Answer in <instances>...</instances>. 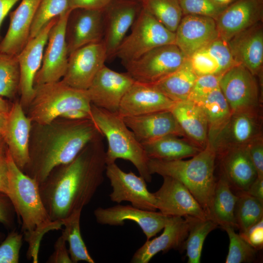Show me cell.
I'll use <instances>...</instances> for the list:
<instances>
[{
	"label": "cell",
	"instance_id": "cell-31",
	"mask_svg": "<svg viewBox=\"0 0 263 263\" xmlns=\"http://www.w3.org/2000/svg\"><path fill=\"white\" fill-rule=\"evenodd\" d=\"M238 195L235 194L228 182L220 175L216 180L209 219L222 228L230 226L237 229L235 208Z\"/></svg>",
	"mask_w": 263,
	"mask_h": 263
},
{
	"label": "cell",
	"instance_id": "cell-43",
	"mask_svg": "<svg viewBox=\"0 0 263 263\" xmlns=\"http://www.w3.org/2000/svg\"><path fill=\"white\" fill-rule=\"evenodd\" d=\"M23 234L13 230L0 244V263H18Z\"/></svg>",
	"mask_w": 263,
	"mask_h": 263
},
{
	"label": "cell",
	"instance_id": "cell-4",
	"mask_svg": "<svg viewBox=\"0 0 263 263\" xmlns=\"http://www.w3.org/2000/svg\"><path fill=\"white\" fill-rule=\"evenodd\" d=\"M216 162V150L208 143L188 160L163 161L149 159L148 168L151 175L170 177L182 183L209 219L216 182L214 175Z\"/></svg>",
	"mask_w": 263,
	"mask_h": 263
},
{
	"label": "cell",
	"instance_id": "cell-55",
	"mask_svg": "<svg viewBox=\"0 0 263 263\" xmlns=\"http://www.w3.org/2000/svg\"><path fill=\"white\" fill-rule=\"evenodd\" d=\"M10 107L5 100H4L3 97L0 96V112L2 113H8Z\"/></svg>",
	"mask_w": 263,
	"mask_h": 263
},
{
	"label": "cell",
	"instance_id": "cell-19",
	"mask_svg": "<svg viewBox=\"0 0 263 263\" xmlns=\"http://www.w3.org/2000/svg\"><path fill=\"white\" fill-rule=\"evenodd\" d=\"M104 32V10L83 9L73 10L66 27L69 55L84 45L102 40Z\"/></svg>",
	"mask_w": 263,
	"mask_h": 263
},
{
	"label": "cell",
	"instance_id": "cell-29",
	"mask_svg": "<svg viewBox=\"0 0 263 263\" xmlns=\"http://www.w3.org/2000/svg\"><path fill=\"white\" fill-rule=\"evenodd\" d=\"M170 111L185 138L201 149H204L208 143V124L201 107L192 101L186 100L175 102Z\"/></svg>",
	"mask_w": 263,
	"mask_h": 263
},
{
	"label": "cell",
	"instance_id": "cell-26",
	"mask_svg": "<svg viewBox=\"0 0 263 263\" xmlns=\"http://www.w3.org/2000/svg\"><path fill=\"white\" fill-rule=\"evenodd\" d=\"M220 174L236 192L246 191L257 177L256 169L246 147L225 149L216 153Z\"/></svg>",
	"mask_w": 263,
	"mask_h": 263
},
{
	"label": "cell",
	"instance_id": "cell-17",
	"mask_svg": "<svg viewBox=\"0 0 263 263\" xmlns=\"http://www.w3.org/2000/svg\"><path fill=\"white\" fill-rule=\"evenodd\" d=\"M163 178L162 186L153 193L160 212L169 216L207 218L200 205L182 183L170 177Z\"/></svg>",
	"mask_w": 263,
	"mask_h": 263
},
{
	"label": "cell",
	"instance_id": "cell-42",
	"mask_svg": "<svg viewBox=\"0 0 263 263\" xmlns=\"http://www.w3.org/2000/svg\"><path fill=\"white\" fill-rule=\"evenodd\" d=\"M192 69L198 76L221 75L223 74L215 57L205 47L188 58Z\"/></svg>",
	"mask_w": 263,
	"mask_h": 263
},
{
	"label": "cell",
	"instance_id": "cell-3",
	"mask_svg": "<svg viewBox=\"0 0 263 263\" xmlns=\"http://www.w3.org/2000/svg\"><path fill=\"white\" fill-rule=\"evenodd\" d=\"M6 158L8 195L21 220V231L28 244L27 258L37 263L43 236L49 231L61 229L62 222L51 219L41 199L37 181L17 166L8 150Z\"/></svg>",
	"mask_w": 263,
	"mask_h": 263
},
{
	"label": "cell",
	"instance_id": "cell-38",
	"mask_svg": "<svg viewBox=\"0 0 263 263\" xmlns=\"http://www.w3.org/2000/svg\"><path fill=\"white\" fill-rule=\"evenodd\" d=\"M19 81L17 56L0 52V96L14 97L19 91Z\"/></svg>",
	"mask_w": 263,
	"mask_h": 263
},
{
	"label": "cell",
	"instance_id": "cell-23",
	"mask_svg": "<svg viewBox=\"0 0 263 263\" xmlns=\"http://www.w3.org/2000/svg\"><path fill=\"white\" fill-rule=\"evenodd\" d=\"M263 12V0H234L215 20L219 37L227 42L261 21Z\"/></svg>",
	"mask_w": 263,
	"mask_h": 263
},
{
	"label": "cell",
	"instance_id": "cell-32",
	"mask_svg": "<svg viewBox=\"0 0 263 263\" xmlns=\"http://www.w3.org/2000/svg\"><path fill=\"white\" fill-rule=\"evenodd\" d=\"M197 77L188 58L177 70L154 84L169 99L177 102L188 100Z\"/></svg>",
	"mask_w": 263,
	"mask_h": 263
},
{
	"label": "cell",
	"instance_id": "cell-50",
	"mask_svg": "<svg viewBox=\"0 0 263 263\" xmlns=\"http://www.w3.org/2000/svg\"><path fill=\"white\" fill-rule=\"evenodd\" d=\"M6 153L0 154V191L8 195V178Z\"/></svg>",
	"mask_w": 263,
	"mask_h": 263
},
{
	"label": "cell",
	"instance_id": "cell-46",
	"mask_svg": "<svg viewBox=\"0 0 263 263\" xmlns=\"http://www.w3.org/2000/svg\"><path fill=\"white\" fill-rule=\"evenodd\" d=\"M16 211L8 195L0 191V223L11 228L14 225Z\"/></svg>",
	"mask_w": 263,
	"mask_h": 263
},
{
	"label": "cell",
	"instance_id": "cell-11",
	"mask_svg": "<svg viewBox=\"0 0 263 263\" xmlns=\"http://www.w3.org/2000/svg\"><path fill=\"white\" fill-rule=\"evenodd\" d=\"M107 59L103 40L79 48L69 54L67 69L61 80L74 88L87 90Z\"/></svg>",
	"mask_w": 263,
	"mask_h": 263
},
{
	"label": "cell",
	"instance_id": "cell-10",
	"mask_svg": "<svg viewBox=\"0 0 263 263\" xmlns=\"http://www.w3.org/2000/svg\"><path fill=\"white\" fill-rule=\"evenodd\" d=\"M72 11L69 10L58 16L50 30L41 66L35 79V86L59 81L65 74L69 57L66 27Z\"/></svg>",
	"mask_w": 263,
	"mask_h": 263
},
{
	"label": "cell",
	"instance_id": "cell-41",
	"mask_svg": "<svg viewBox=\"0 0 263 263\" xmlns=\"http://www.w3.org/2000/svg\"><path fill=\"white\" fill-rule=\"evenodd\" d=\"M183 14L198 15L216 20L227 5L213 0H179Z\"/></svg>",
	"mask_w": 263,
	"mask_h": 263
},
{
	"label": "cell",
	"instance_id": "cell-56",
	"mask_svg": "<svg viewBox=\"0 0 263 263\" xmlns=\"http://www.w3.org/2000/svg\"><path fill=\"white\" fill-rule=\"evenodd\" d=\"M7 150V148L3 136L0 133V154H5Z\"/></svg>",
	"mask_w": 263,
	"mask_h": 263
},
{
	"label": "cell",
	"instance_id": "cell-2",
	"mask_svg": "<svg viewBox=\"0 0 263 263\" xmlns=\"http://www.w3.org/2000/svg\"><path fill=\"white\" fill-rule=\"evenodd\" d=\"M64 120L53 126L48 125L50 128L42 144L30 148V161L22 171L38 184L54 168L72 161L88 144L102 135L91 119Z\"/></svg>",
	"mask_w": 263,
	"mask_h": 263
},
{
	"label": "cell",
	"instance_id": "cell-5",
	"mask_svg": "<svg viewBox=\"0 0 263 263\" xmlns=\"http://www.w3.org/2000/svg\"><path fill=\"white\" fill-rule=\"evenodd\" d=\"M91 119L107 141L106 164L115 163L118 159L129 161L146 182H151L152 175L148 168L149 159L142 144L126 125L123 117L118 113L92 104Z\"/></svg>",
	"mask_w": 263,
	"mask_h": 263
},
{
	"label": "cell",
	"instance_id": "cell-6",
	"mask_svg": "<svg viewBox=\"0 0 263 263\" xmlns=\"http://www.w3.org/2000/svg\"><path fill=\"white\" fill-rule=\"evenodd\" d=\"M35 88L28 116L39 126L50 124L72 109L91 113L92 103L87 90L72 87L61 80L36 85Z\"/></svg>",
	"mask_w": 263,
	"mask_h": 263
},
{
	"label": "cell",
	"instance_id": "cell-9",
	"mask_svg": "<svg viewBox=\"0 0 263 263\" xmlns=\"http://www.w3.org/2000/svg\"><path fill=\"white\" fill-rule=\"evenodd\" d=\"M219 87L231 113L260 110L258 83L256 76L241 64L222 74Z\"/></svg>",
	"mask_w": 263,
	"mask_h": 263
},
{
	"label": "cell",
	"instance_id": "cell-51",
	"mask_svg": "<svg viewBox=\"0 0 263 263\" xmlns=\"http://www.w3.org/2000/svg\"><path fill=\"white\" fill-rule=\"evenodd\" d=\"M59 118L69 120L91 119V113L82 109H74L63 113Z\"/></svg>",
	"mask_w": 263,
	"mask_h": 263
},
{
	"label": "cell",
	"instance_id": "cell-30",
	"mask_svg": "<svg viewBox=\"0 0 263 263\" xmlns=\"http://www.w3.org/2000/svg\"><path fill=\"white\" fill-rule=\"evenodd\" d=\"M149 159L173 161L192 157L202 150L186 138L170 135L142 143Z\"/></svg>",
	"mask_w": 263,
	"mask_h": 263
},
{
	"label": "cell",
	"instance_id": "cell-37",
	"mask_svg": "<svg viewBox=\"0 0 263 263\" xmlns=\"http://www.w3.org/2000/svg\"><path fill=\"white\" fill-rule=\"evenodd\" d=\"M142 3V7L175 33L183 16L179 0H145Z\"/></svg>",
	"mask_w": 263,
	"mask_h": 263
},
{
	"label": "cell",
	"instance_id": "cell-8",
	"mask_svg": "<svg viewBox=\"0 0 263 263\" xmlns=\"http://www.w3.org/2000/svg\"><path fill=\"white\" fill-rule=\"evenodd\" d=\"M187 59L180 49L171 44L153 48L123 65L134 81L154 84L177 70Z\"/></svg>",
	"mask_w": 263,
	"mask_h": 263
},
{
	"label": "cell",
	"instance_id": "cell-35",
	"mask_svg": "<svg viewBox=\"0 0 263 263\" xmlns=\"http://www.w3.org/2000/svg\"><path fill=\"white\" fill-rule=\"evenodd\" d=\"M81 211L82 210H76L61 221L64 226L62 234L69 244L68 251L72 263L80 261L94 263L81 234L80 220Z\"/></svg>",
	"mask_w": 263,
	"mask_h": 263
},
{
	"label": "cell",
	"instance_id": "cell-15",
	"mask_svg": "<svg viewBox=\"0 0 263 263\" xmlns=\"http://www.w3.org/2000/svg\"><path fill=\"white\" fill-rule=\"evenodd\" d=\"M134 81L127 72L119 73L104 65L87 92L92 104L118 113L123 97Z\"/></svg>",
	"mask_w": 263,
	"mask_h": 263
},
{
	"label": "cell",
	"instance_id": "cell-24",
	"mask_svg": "<svg viewBox=\"0 0 263 263\" xmlns=\"http://www.w3.org/2000/svg\"><path fill=\"white\" fill-rule=\"evenodd\" d=\"M190 222L189 216H170L163 233L152 240H147L135 252L131 262L148 263L159 252L182 249L188 236Z\"/></svg>",
	"mask_w": 263,
	"mask_h": 263
},
{
	"label": "cell",
	"instance_id": "cell-25",
	"mask_svg": "<svg viewBox=\"0 0 263 263\" xmlns=\"http://www.w3.org/2000/svg\"><path fill=\"white\" fill-rule=\"evenodd\" d=\"M128 127L142 144L170 135L184 134L170 110L123 117Z\"/></svg>",
	"mask_w": 263,
	"mask_h": 263
},
{
	"label": "cell",
	"instance_id": "cell-13",
	"mask_svg": "<svg viewBox=\"0 0 263 263\" xmlns=\"http://www.w3.org/2000/svg\"><path fill=\"white\" fill-rule=\"evenodd\" d=\"M57 18L50 20L37 36L29 39L17 55L20 73L19 103L23 108L29 106L34 95L35 79L41 66L49 32Z\"/></svg>",
	"mask_w": 263,
	"mask_h": 263
},
{
	"label": "cell",
	"instance_id": "cell-12",
	"mask_svg": "<svg viewBox=\"0 0 263 263\" xmlns=\"http://www.w3.org/2000/svg\"><path fill=\"white\" fill-rule=\"evenodd\" d=\"M105 173L112 188L109 195L112 201L118 204L128 201L132 206L146 210L157 209L154 194L149 191L142 177L132 171H124L115 163L106 165Z\"/></svg>",
	"mask_w": 263,
	"mask_h": 263
},
{
	"label": "cell",
	"instance_id": "cell-1",
	"mask_svg": "<svg viewBox=\"0 0 263 263\" xmlns=\"http://www.w3.org/2000/svg\"><path fill=\"white\" fill-rule=\"evenodd\" d=\"M103 135L88 144L70 162L54 168L39 184L51 219L61 221L88 204L104 181L106 167Z\"/></svg>",
	"mask_w": 263,
	"mask_h": 263
},
{
	"label": "cell",
	"instance_id": "cell-49",
	"mask_svg": "<svg viewBox=\"0 0 263 263\" xmlns=\"http://www.w3.org/2000/svg\"><path fill=\"white\" fill-rule=\"evenodd\" d=\"M114 0H68L69 9L104 10Z\"/></svg>",
	"mask_w": 263,
	"mask_h": 263
},
{
	"label": "cell",
	"instance_id": "cell-33",
	"mask_svg": "<svg viewBox=\"0 0 263 263\" xmlns=\"http://www.w3.org/2000/svg\"><path fill=\"white\" fill-rule=\"evenodd\" d=\"M197 104L201 107L207 117L208 124V143H211L229 118L231 112L220 87Z\"/></svg>",
	"mask_w": 263,
	"mask_h": 263
},
{
	"label": "cell",
	"instance_id": "cell-34",
	"mask_svg": "<svg viewBox=\"0 0 263 263\" xmlns=\"http://www.w3.org/2000/svg\"><path fill=\"white\" fill-rule=\"evenodd\" d=\"M190 225L183 249L186 250L188 263H200L204 241L218 225L209 219L189 216Z\"/></svg>",
	"mask_w": 263,
	"mask_h": 263
},
{
	"label": "cell",
	"instance_id": "cell-47",
	"mask_svg": "<svg viewBox=\"0 0 263 263\" xmlns=\"http://www.w3.org/2000/svg\"><path fill=\"white\" fill-rule=\"evenodd\" d=\"M240 235L257 250L263 246V219Z\"/></svg>",
	"mask_w": 263,
	"mask_h": 263
},
{
	"label": "cell",
	"instance_id": "cell-36",
	"mask_svg": "<svg viewBox=\"0 0 263 263\" xmlns=\"http://www.w3.org/2000/svg\"><path fill=\"white\" fill-rule=\"evenodd\" d=\"M236 194L235 217L237 229L243 233L263 219V202L245 191Z\"/></svg>",
	"mask_w": 263,
	"mask_h": 263
},
{
	"label": "cell",
	"instance_id": "cell-54",
	"mask_svg": "<svg viewBox=\"0 0 263 263\" xmlns=\"http://www.w3.org/2000/svg\"><path fill=\"white\" fill-rule=\"evenodd\" d=\"M8 113L0 112V133L2 134L4 131L8 117Z\"/></svg>",
	"mask_w": 263,
	"mask_h": 263
},
{
	"label": "cell",
	"instance_id": "cell-21",
	"mask_svg": "<svg viewBox=\"0 0 263 263\" xmlns=\"http://www.w3.org/2000/svg\"><path fill=\"white\" fill-rule=\"evenodd\" d=\"M175 103L154 84L135 81L123 97L118 113L124 117L170 110Z\"/></svg>",
	"mask_w": 263,
	"mask_h": 263
},
{
	"label": "cell",
	"instance_id": "cell-27",
	"mask_svg": "<svg viewBox=\"0 0 263 263\" xmlns=\"http://www.w3.org/2000/svg\"><path fill=\"white\" fill-rule=\"evenodd\" d=\"M227 42L237 64L244 66L255 76L261 74L263 63V29L261 21Z\"/></svg>",
	"mask_w": 263,
	"mask_h": 263
},
{
	"label": "cell",
	"instance_id": "cell-16",
	"mask_svg": "<svg viewBox=\"0 0 263 263\" xmlns=\"http://www.w3.org/2000/svg\"><path fill=\"white\" fill-rule=\"evenodd\" d=\"M96 222L101 225L122 226L126 220L132 221L141 227L147 240L163 229L170 216L156 211L143 210L132 205H117L94 212Z\"/></svg>",
	"mask_w": 263,
	"mask_h": 263
},
{
	"label": "cell",
	"instance_id": "cell-44",
	"mask_svg": "<svg viewBox=\"0 0 263 263\" xmlns=\"http://www.w3.org/2000/svg\"><path fill=\"white\" fill-rule=\"evenodd\" d=\"M220 76L211 75L198 76L188 100L199 103L211 92L219 88Z\"/></svg>",
	"mask_w": 263,
	"mask_h": 263
},
{
	"label": "cell",
	"instance_id": "cell-57",
	"mask_svg": "<svg viewBox=\"0 0 263 263\" xmlns=\"http://www.w3.org/2000/svg\"><path fill=\"white\" fill-rule=\"evenodd\" d=\"M214 1L223 5H228L234 0H213Z\"/></svg>",
	"mask_w": 263,
	"mask_h": 263
},
{
	"label": "cell",
	"instance_id": "cell-22",
	"mask_svg": "<svg viewBox=\"0 0 263 263\" xmlns=\"http://www.w3.org/2000/svg\"><path fill=\"white\" fill-rule=\"evenodd\" d=\"M32 121L19 102H16L8 113L2 134L7 150L17 166L23 170L30 161V136Z\"/></svg>",
	"mask_w": 263,
	"mask_h": 263
},
{
	"label": "cell",
	"instance_id": "cell-45",
	"mask_svg": "<svg viewBox=\"0 0 263 263\" xmlns=\"http://www.w3.org/2000/svg\"><path fill=\"white\" fill-rule=\"evenodd\" d=\"M246 148L256 169L257 177H263V137L260 136L248 144Z\"/></svg>",
	"mask_w": 263,
	"mask_h": 263
},
{
	"label": "cell",
	"instance_id": "cell-20",
	"mask_svg": "<svg viewBox=\"0 0 263 263\" xmlns=\"http://www.w3.org/2000/svg\"><path fill=\"white\" fill-rule=\"evenodd\" d=\"M140 11L134 2L114 0L104 9L103 41L108 58L115 56L118 47L131 28Z\"/></svg>",
	"mask_w": 263,
	"mask_h": 263
},
{
	"label": "cell",
	"instance_id": "cell-18",
	"mask_svg": "<svg viewBox=\"0 0 263 263\" xmlns=\"http://www.w3.org/2000/svg\"><path fill=\"white\" fill-rule=\"evenodd\" d=\"M175 35V44L188 58L219 37L214 19L193 15L183 16Z\"/></svg>",
	"mask_w": 263,
	"mask_h": 263
},
{
	"label": "cell",
	"instance_id": "cell-40",
	"mask_svg": "<svg viewBox=\"0 0 263 263\" xmlns=\"http://www.w3.org/2000/svg\"><path fill=\"white\" fill-rule=\"evenodd\" d=\"M225 230L229 238V244L226 263H250L256 257L257 250L246 242L235 229L230 226H225Z\"/></svg>",
	"mask_w": 263,
	"mask_h": 263
},
{
	"label": "cell",
	"instance_id": "cell-7",
	"mask_svg": "<svg viewBox=\"0 0 263 263\" xmlns=\"http://www.w3.org/2000/svg\"><path fill=\"white\" fill-rule=\"evenodd\" d=\"M131 29L115 54L123 64L135 59L156 47L175 44V33L168 29L143 7Z\"/></svg>",
	"mask_w": 263,
	"mask_h": 263
},
{
	"label": "cell",
	"instance_id": "cell-58",
	"mask_svg": "<svg viewBox=\"0 0 263 263\" xmlns=\"http://www.w3.org/2000/svg\"><path fill=\"white\" fill-rule=\"evenodd\" d=\"M4 235L3 233L0 232V244L2 241L3 239Z\"/></svg>",
	"mask_w": 263,
	"mask_h": 263
},
{
	"label": "cell",
	"instance_id": "cell-39",
	"mask_svg": "<svg viewBox=\"0 0 263 263\" xmlns=\"http://www.w3.org/2000/svg\"><path fill=\"white\" fill-rule=\"evenodd\" d=\"M69 10L68 0H40L32 24L29 40L37 36L50 20Z\"/></svg>",
	"mask_w": 263,
	"mask_h": 263
},
{
	"label": "cell",
	"instance_id": "cell-59",
	"mask_svg": "<svg viewBox=\"0 0 263 263\" xmlns=\"http://www.w3.org/2000/svg\"><path fill=\"white\" fill-rule=\"evenodd\" d=\"M137 0L141 2H142L144 1L145 0Z\"/></svg>",
	"mask_w": 263,
	"mask_h": 263
},
{
	"label": "cell",
	"instance_id": "cell-14",
	"mask_svg": "<svg viewBox=\"0 0 263 263\" xmlns=\"http://www.w3.org/2000/svg\"><path fill=\"white\" fill-rule=\"evenodd\" d=\"M263 136L260 110L231 113L210 143L216 152L236 147H245Z\"/></svg>",
	"mask_w": 263,
	"mask_h": 263
},
{
	"label": "cell",
	"instance_id": "cell-52",
	"mask_svg": "<svg viewBox=\"0 0 263 263\" xmlns=\"http://www.w3.org/2000/svg\"><path fill=\"white\" fill-rule=\"evenodd\" d=\"M245 192L263 202V177H257Z\"/></svg>",
	"mask_w": 263,
	"mask_h": 263
},
{
	"label": "cell",
	"instance_id": "cell-28",
	"mask_svg": "<svg viewBox=\"0 0 263 263\" xmlns=\"http://www.w3.org/2000/svg\"><path fill=\"white\" fill-rule=\"evenodd\" d=\"M40 0H21L10 15L6 35L0 42V52L18 55L29 40L32 24Z\"/></svg>",
	"mask_w": 263,
	"mask_h": 263
},
{
	"label": "cell",
	"instance_id": "cell-53",
	"mask_svg": "<svg viewBox=\"0 0 263 263\" xmlns=\"http://www.w3.org/2000/svg\"><path fill=\"white\" fill-rule=\"evenodd\" d=\"M20 0H0V28L3 21L12 8Z\"/></svg>",
	"mask_w": 263,
	"mask_h": 263
},
{
	"label": "cell",
	"instance_id": "cell-48",
	"mask_svg": "<svg viewBox=\"0 0 263 263\" xmlns=\"http://www.w3.org/2000/svg\"><path fill=\"white\" fill-rule=\"evenodd\" d=\"M66 240L62 234L54 244V250L47 261L49 263H72L68 249L66 247Z\"/></svg>",
	"mask_w": 263,
	"mask_h": 263
}]
</instances>
